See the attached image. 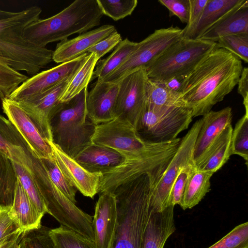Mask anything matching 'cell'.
<instances>
[{
  "label": "cell",
  "instance_id": "f6af8a7d",
  "mask_svg": "<svg viewBox=\"0 0 248 248\" xmlns=\"http://www.w3.org/2000/svg\"><path fill=\"white\" fill-rule=\"evenodd\" d=\"M158 2L169 10L170 16H176L182 23H187L189 0H159Z\"/></svg>",
  "mask_w": 248,
  "mask_h": 248
},
{
  "label": "cell",
  "instance_id": "4dcf8cb0",
  "mask_svg": "<svg viewBox=\"0 0 248 248\" xmlns=\"http://www.w3.org/2000/svg\"><path fill=\"white\" fill-rule=\"evenodd\" d=\"M147 97L148 103L154 105L186 108L180 93L171 89L166 83L150 78L147 84Z\"/></svg>",
  "mask_w": 248,
  "mask_h": 248
},
{
  "label": "cell",
  "instance_id": "ac0fdd59",
  "mask_svg": "<svg viewBox=\"0 0 248 248\" xmlns=\"http://www.w3.org/2000/svg\"><path fill=\"white\" fill-rule=\"evenodd\" d=\"M54 159L70 184L84 196L93 198L99 192L101 173L89 172L52 141H49Z\"/></svg>",
  "mask_w": 248,
  "mask_h": 248
},
{
  "label": "cell",
  "instance_id": "8fae6325",
  "mask_svg": "<svg viewBox=\"0 0 248 248\" xmlns=\"http://www.w3.org/2000/svg\"><path fill=\"white\" fill-rule=\"evenodd\" d=\"M179 144L162 153L126 159L118 167L102 175L98 193L112 192L119 186L145 173L162 176Z\"/></svg>",
  "mask_w": 248,
  "mask_h": 248
},
{
  "label": "cell",
  "instance_id": "4316f807",
  "mask_svg": "<svg viewBox=\"0 0 248 248\" xmlns=\"http://www.w3.org/2000/svg\"><path fill=\"white\" fill-rule=\"evenodd\" d=\"M213 173L196 169L190 174L186 184L180 206L183 210L191 209L202 200L210 191Z\"/></svg>",
  "mask_w": 248,
  "mask_h": 248
},
{
  "label": "cell",
  "instance_id": "83f0119b",
  "mask_svg": "<svg viewBox=\"0 0 248 248\" xmlns=\"http://www.w3.org/2000/svg\"><path fill=\"white\" fill-rule=\"evenodd\" d=\"M138 46V43L132 42L127 38L122 40L111 54L98 62L92 79L97 78L98 81L104 80L126 61Z\"/></svg>",
  "mask_w": 248,
  "mask_h": 248
},
{
  "label": "cell",
  "instance_id": "f1b7e54d",
  "mask_svg": "<svg viewBox=\"0 0 248 248\" xmlns=\"http://www.w3.org/2000/svg\"><path fill=\"white\" fill-rule=\"evenodd\" d=\"M243 0H208L201 17L189 38L198 39L231 9Z\"/></svg>",
  "mask_w": 248,
  "mask_h": 248
},
{
  "label": "cell",
  "instance_id": "7a4b0ae2",
  "mask_svg": "<svg viewBox=\"0 0 248 248\" xmlns=\"http://www.w3.org/2000/svg\"><path fill=\"white\" fill-rule=\"evenodd\" d=\"M159 177L145 173L118 186L115 196L118 222L112 248H140L151 212V199Z\"/></svg>",
  "mask_w": 248,
  "mask_h": 248
},
{
  "label": "cell",
  "instance_id": "9c48e42d",
  "mask_svg": "<svg viewBox=\"0 0 248 248\" xmlns=\"http://www.w3.org/2000/svg\"><path fill=\"white\" fill-rule=\"evenodd\" d=\"M0 151L30 173L39 191L49 180L41 159L14 125L0 114Z\"/></svg>",
  "mask_w": 248,
  "mask_h": 248
},
{
  "label": "cell",
  "instance_id": "1f68e13d",
  "mask_svg": "<svg viewBox=\"0 0 248 248\" xmlns=\"http://www.w3.org/2000/svg\"><path fill=\"white\" fill-rule=\"evenodd\" d=\"M17 180L12 161L0 151V207L12 206Z\"/></svg>",
  "mask_w": 248,
  "mask_h": 248
},
{
  "label": "cell",
  "instance_id": "8992f818",
  "mask_svg": "<svg viewBox=\"0 0 248 248\" xmlns=\"http://www.w3.org/2000/svg\"><path fill=\"white\" fill-rule=\"evenodd\" d=\"M216 43L183 37L145 66L149 78L167 83L185 78L215 47Z\"/></svg>",
  "mask_w": 248,
  "mask_h": 248
},
{
  "label": "cell",
  "instance_id": "74e56055",
  "mask_svg": "<svg viewBox=\"0 0 248 248\" xmlns=\"http://www.w3.org/2000/svg\"><path fill=\"white\" fill-rule=\"evenodd\" d=\"M41 159L52 182L66 197L76 204L77 189L68 182L58 166L54 158L52 159Z\"/></svg>",
  "mask_w": 248,
  "mask_h": 248
},
{
  "label": "cell",
  "instance_id": "7c38bea8",
  "mask_svg": "<svg viewBox=\"0 0 248 248\" xmlns=\"http://www.w3.org/2000/svg\"><path fill=\"white\" fill-rule=\"evenodd\" d=\"M202 124V118L196 121L181 138L175 155L154 188L151 199V207L154 212H161L170 206V191L176 178L184 168L191 165H195L194 147Z\"/></svg>",
  "mask_w": 248,
  "mask_h": 248
},
{
  "label": "cell",
  "instance_id": "e0dca14e",
  "mask_svg": "<svg viewBox=\"0 0 248 248\" xmlns=\"http://www.w3.org/2000/svg\"><path fill=\"white\" fill-rule=\"evenodd\" d=\"M93 218L95 248H112L118 222L117 202L113 192L100 193Z\"/></svg>",
  "mask_w": 248,
  "mask_h": 248
},
{
  "label": "cell",
  "instance_id": "ffe728a7",
  "mask_svg": "<svg viewBox=\"0 0 248 248\" xmlns=\"http://www.w3.org/2000/svg\"><path fill=\"white\" fill-rule=\"evenodd\" d=\"M116 31L114 26L104 25L73 39L61 41L53 51L52 60L60 63L73 60L87 53L89 48Z\"/></svg>",
  "mask_w": 248,
  "mask_h": 248
},
{
  "label": "cell",
  "instance_id": "484cf974",
  "mask_svg": "<svg viewBox=\"0 0 248 248\" xmlns=\"http://www.w3.org/2000/svg\"><path fill=\"white\" fill-rule=\"evenodd\" d=\"M11 211L22 233L41 226V219L44 215L34 207L18 178Z\"/></svg>",
  "mask_w": 248,
  "mask_h": 248
},
{
  "label": "cell",
  "instance_id": "6da1fadb",
  "mask_svg": "<svg viewBox=\"0 0 248 248\" xmlns=\"http://www.w3.org/2000/svg\"><path fill=\"white\" fill-rule=\"evenodd\" d=\"M242 61L230 52L215 47L183 80L179 93L192 117L203 116L237 85Z\"/></svg>",
  "mask_w": 248,
  "mask_h": 248
},
{
  "label": "cell",
  "instance_id": "d6a6232c",
  "mask_svg": "<svg viewBox=\"0 0 248 248\" xmlns=\"http://www.w3.org/2000/svg\"><path fill=\"white\" fill-rule=\"evenodd\" d=\"M28 77L12 67L0 55V99L8 98Z\"/></svg>",
  "mask_w": 248,
  "mask_h": 248
},
{
  "label": "cell",
  "instance_id": "603a6c76",
  "mask_svg": "<svg viewBox=\"0 0 248 248\" xmlns=\"http://www.w3.org/2000/svg\"><path fill=\"white\" fill-rule=\"evenodd\" d=\"M174 207L170 206L158 212L152 209L143 231L140 248H164L176 229Z\"/></svg>",
  "mask_w": 248,
  "mask_h": 248
},
{
  "label": "cell",
  "instance_id": "c3c4849f",
  "mask_svg": "<svg viewBox=\"0 0 248 248\" xmlns=\"http://www.w3.org/2000/svg\"><path fill=\"white\" fill-rule=\"evenodd\" d=\"M21 232L12 234L0 240V248H12L19 242Z\"/></svg>",
  "mask_w": 248,
  "mask_h": 248
},
{
  "label": "cell",
  "instance_id": "5bb4252c",
  "mask_svg": "<svg viewBox=\"0 0 248 248\" xmlns=\"http://www.w3.org/2000/svg\"><path fill=\"white\" fill-rule=\"evenodd\" d=\"M88 54L86 53L73 60L31 76L15 90L8 98L17 103L23 101L73 77L81 67Z\"/></svg>",
  "mask_w": 248,
  "mask_h": 248
},
{
  "label": "cell",
  "instance_id": "9a60e30c",
  "mask_svg": "<svg viewBox=\"0 0 248 248\" xmlns=\"http://www.w3.org/2000/svg\"><path fill=\"white\" fill-rule=\"evenodd\" d=\"M73 77L39 95L16 102L28 114L48 141H52L50 127L51 118L62 103L61 101L62 95Z\"/></svg>",
  "mask_w": 248,
  "mask_h": 248
},
{
  "label": "cell",
  "instance_id": "f907efd6",
  "mask_svg": "<svg viewBox=\"0 0 248 248\" xmlns=\"http://www.w3.org/2000/svg\"><path fill=\"white\" fill-rule=\"evenodd\" d=\"M12 248H19L18 246V243L16 246H15L14 247H13Z\"/></svg>",
  "mask_w": 248,
  "mask_h": 248
},
{
  "label": "cell",
  "instance_id": "52a82bcc",
  "mask_svg": "<svg viewBox=\"0 0 248 248\" xmlns=\"http://www.w3.org/2000/svg\"><path fill=\"white\" fill-rule=\"evenodd\" d=\"M181 140L158 143L144 140L128 122L116 118L97 124L92 142L111 148L128 159L165 152L178 145Z\"/></svg>",
  "mask_w": 248,
  "mask_h": 248
},
{
  "label": "cell",
  "instance_id": "b9f144b4",
  "mask_svg": "<svg viewBox=\"0 0 248 248\" xmlns=\"http://www.w3.org/2000/svg\"><path fill=\"white\" fill-rule=\"evenodd\" d=\"M196 169L194 164L184 168L174 181L171 189L170 206L180 205L187 181L191 172Z\"/></svg>",
  "mask_w": 248,
  "mask_h": 248
},
{
  "label": "cell",
  "instance_id": "ab89813d",
  "mask_svg": "<svg viewBox=\"0 0 248 248\" xmlns=\"http://www.w3.org/2000/svg\"><path fill=\"white\" fill-rule=\"evenodd\" d=\"M104 15L115 21L130 15L137 6V0H97Z\"/></svg>",
  "mask_w": 248,
  "mask_h": 248
},
{
  "label": "cell",
  "instance_id": "ee69618b",
  "mask_svg": "<svg viewBox=\"0 0 248 248\" xmlns=\"http://www.w3.org/2000/svg\"><path fill=\"white\" fill-rule=\"evenodd\" d=\"M208 0H189V11L188 22L183 29V37L189 38L197 25Z\"/></svg>",
  "mask_w": 248,
  "mask_h": 248
},
{
  "label": "cell",
  "instance_id": "44dd1931",
  "mask_svg": "<svg viewBox=\"0 0 248 248\" xmlns=\"http://www.w3.org/2000/svg\"><path fill=\"white\" fill-rule=\"evenodd\" d=\"M232 118V109L230 107L218 111L211 110L202 116L194 147L195 166L224 129L231 124Z\"/></svg>",
  "mask_w": 248,
  "mask_h": 248
},
{
  "label": "cell",
  "instance_id": "681fc988",
  "mask_svg": "<svg viewBox=\"0 0 248 248\" xmlns=\"http://www.w3.org/2000/svg\"><path fill=\"white\" fill-rule=\"evenodd\" d=\"M16 12H9L0 10V20L5 19L14 16Z\"/></svg>",
  "mask_w": 248,
  "mask_h": 248
},
{
  "label": "cell",
  "instance_id": "ba28073f",
  "mask_svg": "<svg viewBox=\"0 0 248 248\" xmlns=\"http://www.w3.org/2000/svg\"><path fill=\"white\" fill-rule=\"evenodd\" d=\"M192 118V111L187 108L156 106L147 102L136 130L147 141H171L188 128Z\"/></svg>",
  "mask_w": 248,
  "mask_h": 248
},
{
  "label": "cell",
  "instance_id": "7bdbcfd3",
  "mask_svg": "<svg viewBox=\"0 0 248 248\" xmlns=\"http://www.w3.org/2000/svg\"><path fill=\"white\" fill-rule=\"evenodd\" d=\"M18 232H21L20 226L11 207H0V240Z\"/></svg>",
  "mask_w": 248,
  "mask_h": 248
},
{
  "label": "cell",
  "instance_id": "60d3db41",
  "mask_svg": "<svg viewBox=\"0 0 248 248\" xmlns=\"http://www.w3.org/2000/svg\"><path fill=\"white\" fill-rule=\"evenodd\" d=\"M208 248H248V222L237 225Z\"/></svg>",
  "mask_w": 248,
  "mask_h": 248
},
{
  "label": "cell",
  "instance_id": "cb8c5ba5",
  "mask_svg": "<svg viewBox=\"0 0 248 248\" xmlns=\"http://www.w3.org/2000/svg\"><path fill=\"white\" fill-rule=\"evenodd\" d=\"M243 33H248V0L227 12L198 39L216 43L221 37Z\"/></svg>",
  "mask_w": 248,
  "mask_h": 248
},
{
  "label": "cell",
  "instance_id": "30bf717a",
  "mask_svg": "<svg viewBox=\"0 0 248 248\" xmlns=\"http://www.w3.org/2000/svg\"><path fill=\"white\" fill-rule=\"evenodd\" d=\"M183 38V30L177 26L155 30L139 42L137 48L126 61L103 81L119 82L126 76L141 67H145Z\"/></svg>",
  "mask_w": 248,
  "mask_h": 248
},
{
  "label": "cell",
  "instance_id": "f546056e",
  "mask_svg": "<svg viewBox=\"0 0 248 248\" xmlns=\"http://www.w3.org/2000/svg\"><path fill=\"white\" fill-rule=\"evenodd\" d=\"M98 60L95 54L88 53L81 67L69 81L62 93V102L70 100L88 87Z\"/></svg>",
  "mask_w": 248,
  "mask_h": 248
},
{
  "label": "cell",
  "instance_id": "bcb514c9",
  "mask_svg": "<svg viewBox=\"0 0 248 248\" xmlns=\"http://www.w3.org/2000/svg\"><path fill=\"white\" fill-rule=\"evenodd\" d=\"M122 41V38L121 34L116 31L89 48L87 53H94L99 60L116 46Z\"/></svg>",
  "mask_w": 248,
  "mask_h": 248
},
{
  "label": "cell",
  "instance_id": "4fadbf2b",
  "mask_svg": "<svg viewBox=\"0 0 248 248\" xmlns=\"http://www.w3.org/2000/svg\"><path fill=\"white\" fill-rule=\"evenodd\" d=\"M148 79L145 67H141L119 82L114 118L128 122L136 129L147 106Z\"/></svg>",
  "mask_w": 248,
  "mask_h": 248
},
{
  "label": "cell",
  "instance_id": "7dc6e473",
  "mask_svg": "<svg viewBox=\"0 0 248 248\" xmlns=\"http://www.w3.org/2000/svg\"><path fill=\"white\" fill-rule=\"evenodd\" d=\"M238 93L243 98L245 113H248V68H243L238 83Z\"/></svg>",
  "mask_w": 248,
  "mask_h": 248
},
{
  "label": "cell",
  "instance_id": "d590c367",
  "mask_svg": "<svg viewBox=\"0 0 248 248\" xmlns=\"http://www.w3.org/2000/svg\"><path fill=\"white\" fill-rule=\"evenodd\" d=\"M50 233L58 248H95L93 241L62 225L51 229Z\"/></svg>",
  "mask_w": 248,
  "mask_h": 248
},
{
  "label": "cell",
  "instance_id": "2e32d148",
  "mask_svg": "<svg viewBox=\"0 0 248 248\" xmlns=\"http://www.w3.org/2000/svg\"><path fill=\"white\" fill-rule=\"evenodd\" d=\"M2 109L8 119L17 129L40 158L52 159L53 150L28 114L8 98L1 100Z\"/></svg>",
  "mask_w": 248,
  "mask_h": 248
},
{
  "label": "cell",
  "instance_id": "7402d4cb",
  "mask_svg": "<svg viewBox=\"0 0 248 248\" xmlns=\"http://www.w3.org/2000/svg\"><path fill=\"white\" fill-rule=\"evenodd\" d=\"M74 159L89 172L102 174L115 169L126 160L118 151L93 142L85 147Z\"/></svg>",
  "mask_w": 248,
  "mask_h": 248
},
{
  "label": "cell",
  "instance_id": "e575fe53",
  "mask_svg": "<svg viewBox=\"0 0 248 248\" xmlns=\"http://www.w3.org/2000/svg\"><path fill=\"white\" fill-rule=\"evenodd\" d=\"M231 155H237L242 157L248 167V113H245L232 129L231 140Z\"/></svg>",
  "mask_w": 248,
  "mask_h": 248
},
{
  "label": "cell",
  "instance_id": "d6986e66",
  "mask_svg": "<svg viewBox=\"0 0 248 248\" xmlns=\"http://www.w3.org/2000/svg\"><path fill=\"white\" fill-rule=\"evenodd\" d=\"M119 83L97 80L88 93L87 114L97 125L114 119V108Z\"/></svg>",
  "mask_w": 248,
  "mask_h": 248
},
{
  "label": "cell",
  "instance_id": "5b68a950",
  "mask_svg": "<svg viewBox=\"0 0 248 248\" xmlns=\"http://www.w3.org/2000/svg\"><path fill=\"white\" fill-rule=\"evenodd\" d=\"M88 93L86 87L70 100L62 102L51 120L52 142L73 159L92 142L97 125L87 114Z\"/></svg>",
  "mask_w": 248,
  "mask_h": 248
},
{
  "label": "cell",
  "instance_id": "d4e9b609",
  "mask_svg": "<svg viewBox=\"0 0 248 248\" xmlns=\"http://www.w3.org/2000/svg\"><path fill=\"white\" fill-rule=\"evenodd\" d=\"M232 124L227 126L201 158L195 166L199 171L214 174L219 170L231 156Z\"/></svg>",
  "mask_w": 248,
  "mask_h": 248
},
{
  "label": "cell",
  "instance_id": "277c9868",
  "mask_svg": "<svg viewBox=\"0 0 248 248\" xmlns=\"http://www.w3.org/2000/svg\"><path fill=\"white\" fill-rule=\"evenodd\" d=\"M103 15L97 0H76L56 15L30 24L23 37L34 46L46 47L50 43L66 40L73 34L99 25Z\"/></svg>",
  "mask_w": 248,
  "mask_h": 248
},
{
  "label": "cell",
  "instance_id": "8d00e7d4",
  "mask_svg": "<svg viewBox=\"0 0 248 248\" xmlns=\"http://www.w3.org/2000/svg\"><path fill=\"white\" fill-rule=\"evenodd\" d=\"M17 177L31 202L41 214L46 213L42 195L30 173L23 167L12 162Z\"/></svg>",
  "mask_w": 248,
  "mask_h": 248
},
{
  "label": "cell",
  "instance_id": "836d02e7",
  "mask_svg": "<svg viewBox=\"0 0 248 248\" xmlns=\"http://www.w3.org/2000/svg\"><path fill=\"white\" fill-rule=\"evenodd\" d=\"M45 226L22 233L18 243L19 248H58L51 233Z\"/></svg>",
  "mask_w": 248,
  "mask_h": 248
},
{
  "label": "cell",
  "instance_id": "3957f363",
  "mask_svg": "<svg viewBox=\"0 0 248 248\" xmlns=\"http://www.w3.org/2000/svg\"><path fill=\"white\" fill-rule=\"evenodd\" d=\"M41 13L40 7L32 6L0 20V55L13 69L32 76L52 60L53 50L34 46L23 37L25 28Z\"/></svg>",
  "mask_w": 248,
  "mask_h": 248
},
{
  "label": "cell",
  "instance_id": "f35d334b",
  "mask_svg": "<svg viewBox=\"0 0 248 248\" xmlns=\"http://www.w3.org/2000/svg\"><path fill=\"white\" fill-rule=\"evenodd\" d=\"M215 47L223 48L245 63L248 62V33L231 34L221 37Z\"/></svg>",
  "mask_w": 248,
  "mask_h": 248
}]
</instances>
